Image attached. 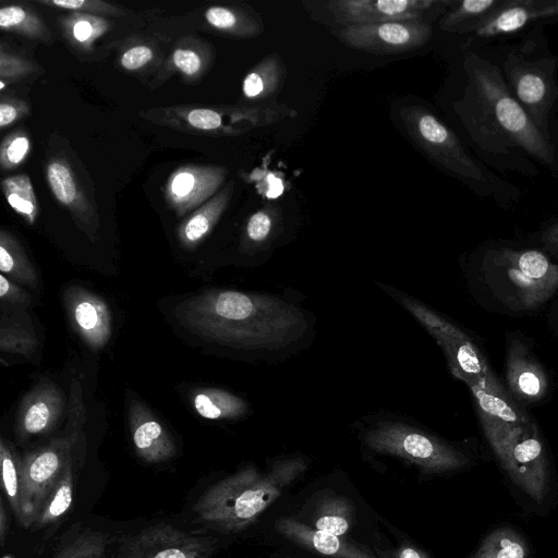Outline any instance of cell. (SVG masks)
Returning <instances> with one entry per match:
<instances>
[{
  "mask_svg": "<svg viewBox=\"0 0 558 558\" xmlns=\"http://www.w3.org/2000/svg\"><path fill=\"white\" fill-rule=\"evenodd\" d=\"M179 324L197 337L243 350L276 351L295 342L306 328L300 308L282 299L210 289L177 304Z\"/></svg>",
  "mask_w": 558,
  "mask_h": 558,
  "instance_id": "obj_1",
  "label": "cell"
},
{
  "mask_svg": "<svg viewBox=\"0 0 558 558\" xmlns=\"http://www.w3.org/2000/svg\"><path fill=\"white\" fill-rule=\"evenodd\" d=\"M464 276L473 300L495 315L535 317L558 296V263L542 248L484 245L469 258Z\"/></svg>",
  "mask_w": 558,
  "mask_h": 558,
  "instance_id": "obj_2",
  "label": "cell"
},
{
  "mask_svg": "<svg viewBox=\"0 0 558 558\" xmlns=\"http://www.w3.org/2000/svg\"><path fill=\"white\" fill-rule=\"evenodd\" d=\"M482 432L511 481L533 501L548 492L549 458L541 429L526 408L509 393L469 388Z\"/></svg>",
  "mask_w": 558,
  "mask_h": 558,
  "instance_id": "obj_3",
  "label": "cell"
},
{
  "mask_svg": "<svg viewBox=\"0 0 558 558\" xmlns=\"http://www.w3.org/2000/svg\"><path fill=\"white\" fill-rule=\"evenodd\" d=\"M307 466L302 457L277 459L266 472L247 465L209 486L193 510L211 529L239 533L253 524Z\"/></svg>",
  "mask_w": 558,
  "mask_h": 558,
  "instance_id": "obj_4",
  "label": "cell"
},
{
  "mask_svg": "<svg viewBox=\"0 0 558 558\" xmlns=\"http://www.w3.org/2000/svg\"><path fill=\"white\" fill-rule=\"evenodd\" d=\"M426 328L440 345L450 372L468 388L476 386L494 393H507L486 352L471 333L414 299L383 287Z\"/></svg>",
  "mask_w": 558,
  "mask_h": 558,
  "instance_id": "obj_5",
  "label": "cell"
},
{
  "mask_svg": "<svg viewBox=\"0 0 558 558\" xmlns=\"http://www.w3.org/2000/svg\"><path fill=\"white\" fill-rule=\"evenodd\" d=\"M363 441L371 450L403 460L425 475L457 472L472 463L456 445L403 422L376 423L365 432Z\"/></svg>",
  "mask_w": 558,
  "mask_h": 558,
  "instance_id": "obj_6",
  "label": "cell"
},
{
  "mask_svg": "<svg viewBox=\"0 0 558 558\" xmlns=\"http://www.w3.org/2000/svg\"><path fill=\"white\" fill-rule=\"evenodd\" d=\"M465 65L480 101L498 128L529 154L551 163L555 156L551 143L508 92L498 69L473 53L465 57Z\"/></svg>",
  "mask_w": 558,
  "mask_h": 558,
  "instance_id": "obj_7",
  "label": "cell"
},
{
  "mask_svg": "<svg viewBox=\"0 0 558 558\" xmlns=\"http://www.w3.org/2000/svg\"><path fill=\"white\" fill-rule=\"evenodd\" d=\"M400 119L412 141L432 159L448 170L475 181L484 175L465 151L458 136L422 106L403 107Z\"/></svg>",
  "mask_w": 558,
  "mask_h": 558,
  "instance_id": "obj_8",
  "label": "cell"
},
{
  "mask_svg": "<svg viewBox=\"0 0 558 558\" xmlns=\"http://www.w3.org/2000/svg\"><path fill=\"white\" fill-rule=\"evenodd\" d=\"M76 438L62 436L27 452L21 461V492L24 527L35 520L56 482L72 460Z\"/></svg>",
  "mask_w": 558,
  "mask_h": 558,
  "instance_id": "obj_9",
  "label": "cell"
},
{
  "mask_svg": "<svg viewBox=\"0 0 558 558\" xmlns=\"http://www.w3.org/2000/svg\"><path fill=\"white\" fill-rule=\"evenodd\" d=\"M504 387L524 408L545 402L553 381L543 362L525 335L513 331L506 337Z\"/></svg>",
  "mask_w": 558,
  "mask_h": 558,
  "instance_id": "obj_10",
  "label": "cell"
},
{
  "mask_svg": "<svg viewBox=\"0 0 558 558\" xmlns=\"http://www.w3.org/2000/svg\"><path fill=\"white\" fill-rule=\"evenodd\" d=\"M216 550L213 537L159 523L125 538L118 558H209Z\"/></svg>",
  "mask_w": 558,
  "mask_h": 558,
  "instance_id": "obj_11",
  "label": "cell"
},
{
  "mask_svg": "<svg viewBox=\"0 0 558 558\" xmlns=\"http://www.w3.org/2000/svg\"><path fill=\"white\" fill-rule=\"evenodd\" d=\"M451 1L439 0H332L326 3L336 22L343 26L402 21H425ZM426 22V21H425Z\"/></svg>",
  "mask_w": 558,
  "mask_h": 558,
  "instance_id": "obj_12",
  "label": "cell"
},
{
  "mask_svg": "<svg viewBox=\"0 0 558 558\" xmlns=\"http://www.w3.org/2000/svg\"><path fill=\"white\" fill-rule=\"evenodd\" d=\"M433 35L425 21L387 22L343 27L341 41L353 49L375 54H397L416 50Z\"/></svg>",
  "mask_w": 558,
  "mask_h": 558,
  "instance_id": "obj_13",
  "label": "cell"
},
{
  "mask_svg": "<svg viewBox=\"0 0 558 558\" xmlns=\"http://www.w3.org/2000/svg\"><path fill=\"white\" fill-rule=\"evenodd\" d=\"M69 322L87 347L104 348L112 333L111 314L104 299L81 286H70L63 292Z\"/></svg>",
  "mask_w": 558,
  "mask_h": 558,
  "instance_id": "obj_14",
  "label": "cell"
},
{
  "mask_svg": "<svg viewBox=\"0 0 558 558\" xmlns=\"http://www.w3.org/2000/svg\"><path fill=\"white\" fill-rule=\"evenodd\" d=\"M227 173L219 166H183L167 181V202L178 215H184L209 201L223 183Z\"/></svg>",
  "mask_w": 558,
  "mask_h": 558,
  "instance_id": "obj_15",
  "label": "cell"
},
{
  "mask_svg": "<svg viewBox=\"0 0 558 558\" xmlns=\"http://www.w3.org/2000/svg\"><path fill=\"white\" fill-rule=\"evenodd\" d=\"M64 410V395L53 381L45 378L22 399L15 420L16 437L24 440L50 433Z\"/></svg>",
  "mask_w": 558,
  "mask_h": 558,
  "instance_id": "obj_16",
  "label": "cell"
},
{
  "mask_svg": "<svg viewBox=\"0 0 558 558\" xmlns=\"http://www.w3.org/2000/svg\"><path fill=\"white\" fill-rule=\"evenodd\" d=\"M128 420L135 452L143 461L162 463L175 456L172 437L143 402H130Z\"/></svg>",
  "mask_w": 558,
  "mask_h": 558,
  "instance_id": "obj_17",
  "label": "cell"
},
{
  "mask_svg": "<svg viewBox=\"0 0 558 558\" xmlns=\"http://www.w3.org/2000/svg\"><path fill=\"white\" fill-rule=\"evenodd\" d=\"M558 15V0H510L500 3L473 28L480 37L510 34L530 22Z\"/></svg>",
  "mask_w": 558,
  "mask_h": 558,
  "instance_id": "obj_18",
  "label": "cell"
},
{
  "mask_svg": "<svg viewBox=\"0 0 558 558\" xmlns=\"http://www.w3.org/2000/svg\"><path fill=\"white\" fill-rule=\"evenodd\" d=\"M275 526L291 543L325 558H377L343 536L317 531L294 518H280Z\"/></svg>",
  "mask_w": 558,
  "mask_h": 558,
  "instance_id": "obj_19",
  "label": "cell"
},
{
  "mask_svg": "<svg viewBox=\"0 0 558 558\" xmlns=\"http://www.w3.org/2000/svg\"><path fill=\"white\" fill-rule=\"evenodd\" d=\"M46 177L57 201L86 227V233L93 239L92 235L97 229L95 219L69 163L62 159L50 160Z\"/></svg>",
  "mask_w": 558,
  "mask_h": 558,
  "instance_id": "obj_20",
  "label": "cell"
},
{
  "mask_svg": "<svg viewBox=\"0 0 558 558\" xmlns=\"http://www.w3.org/2000/svg\"><path fill=\"white\" fill-rule=\"evenodd\" d=\"M355 520L351 499L331 490L318 493L313 499L310 526L336 536H345Z\"/></svg>",
  "mask_w": 558,
  "mask_h": 558,
  "instance_id": "obj_21",
  "label": "cell"
},
{
  "mask_svg": "<svg viewBox=\"0 0 558 558\" xmlns=\"http://www.w3.org/2000/svg\"><path fill=\"white\" fill-rule=\"evenodd\" d=\"M232 193L233 182H229L181 223L178 235L182 246L193 250L210 233L227 209Z\"/></svg>",
  "mask_w": 558,
  "mask_h": 558,
  "instance_id": "obj_22",
  "label": "cell"
},
{
  "mask_svg": "<svg viewBox=\"0 0 558 558\" xmlns=\"http://www.w3.org/2000/svg\"><path fill=\"white\" fill-rule=\"evenodd\" d=\"M286 77L287 66L283 60L278 53H270L245 75L242 93L247 99H266L282 88Z\"/></svg>",
  "mask_w": 558,
  "mask_h": 558,
  "instance_id": "obj_23",
  "label": "cell"
},
{
  "mask_svg": "<svg viewBox=\"0 0 558 558\" xmlns=\"http://www.w3.org/2000/svg\"><path fill=\"white\" fill-rule=\"evenodd\" d=\"M191 401L196 413L207 420H235L247 413V403L239 396L214 387L194 389Z\"/></svg>",
  "mask_w": 558,
  "mask_h": 558,
  "instance_id": "obj_24",
  "label": "cell"
},
{
  "mask_svg": "<svg viewBox=\"0 0 558 558\" xmlns=\"http://www.w3.org/2000/svg\"><path fill=\"white\" fill-rule=\"evenodd\" d=\"M205 19L211 27L235 37H256L264 31L257 14L239 8L210 7L205 12Z\"/></svg>",
  "mask_w": 558,
  "mask_h": 558,
  "instance_id": "obj_25",
  "label": "cell"
},
{
  "mask_svg": "<svg viewBox=\"0 0 558 558\" xmlns=\"http://www.w3.org/2000/svg\"><path fill=\"white\" fill-rule=\"evenodd\" d=\"M0 270L12 280L35 288L38 282L35 267L17 239L9 231H0Z\"/></svg>",
  "mask_w": 558,
  "mask_h": 558,
  "instance_id": "obj_26",
  "label": "cell"
},
{
  "mask_svg": "<svg viewBox=\"0 0 558 558\" xmlns=\"http://www.w3.org/2000/svg\"><path fill=\"white\" fill-rule=\"evenodd\" d=\"M74 482V465L71 460L46 498L34 523L37 527L53 525L68 513L73 502Z\"/></svg>",
  "mask_w": 558,
  "mask_h": 558,
  "instance_id": "obj_27",
  "label": "cell"
},
{
  "mask_svg": "<svg viewBox=\"0 0 558 558\" xmlns=\"http://www.w3.org/2000/svg\"><path fill=\"white\" fill-rule=\"evenodd\" d=\"M281 208L268 204L250 216L245 225L242 245L246 251L266 247L281 227Z\"/></svg>",
  "mask_w": 558,
  "mask_h": 558,
  "instance_id": "obj_28",
  "label": "cell"
},
{
  "mask_svg": "<svg viewBox=\"0 0 558 558\" xmlns=\"http://www.w3.org/2000/svg\"><path fill=\"white\" fill-rule=\"evenodd\" d=\"M525 539L513 529L500 527L490 532L469 558H529Z\"/></svg>",
  "mask_w": 558,
  "mask_h": 558,
  "instance_id": "obj_29",
  "label": "cell"
},
{
  "mask_svg": "<svg viewBox=\"0 0 558 558\" xmlns=\"http://www.w3.org/2000/svg\"><path fill=\"white\" fill-rule=\"evenodd\" d=\"M61 26L68 41L82 50H89L109 28L108 22L99 15L81 12L63 16Z\"/></svg>",
  "mask_w": 558,
  "mask_h": 558,
  "instance_id": "obj_30",
  "label": "cell"
},
{
  "mask_svg": "<svg viewBox=\"0 0 558 558\" xmlns=\"http://www.w3.org/2000/svg\"><path fill=\"white\" fill-rule=\"evenodd\" d=\"M512 81L519 100L534 113L533 122L536 125L537 121L541 120V113L549 105L548 82L541 73L533 70L519 71Z\"/></svg>",
  "mask_w": 558,
  "mask_h": 558,
  "instance_id": "obj_31",
  "label": "cell"
},
{
  "mask_svg": "<svg viewBox=\"0 0 558 558\" xmlns=\"http://www.w3.org/2000/svg\"><path fill=\"white\" fill-rule=\"evenodd\" d=\"M0 460L2 470V486L8 501L20 524L24 526V510L21 492V461L13 447L1 439Z\"/></svg>",
  "mask_w": 558,
  "mask_h": 558,
  "instance_id": "obj_32",
  "label": "cell"
},
{
  "mask_svg": "<svg viewBox=\"0 0 558 558\" xmlns=\"http://www.w3.org/2000/svg\"><path fill=\"white\" fill-rule=\"evenodd\" d=\"M0 27L26 37L49 40L50 32L39 16L31 9L8 5L0 9Z\"/></svg>",
  "mask_w": 558,
  "mask_h": 558,
  "instance_id": "obj_33",
  "label": "cell"
},
{
  "mask_svg": "<svg viewBox=\"0 0 558 558\" xmlns=\"http://www.w3.org/2000/svg\"><path fill=\"white\" fill-rule=\"evenodd\" d=\"M2 190L8 204L28 223H34L38 206L29 178L26 174L5 178Z\"/></svg>",
  "mask_w": 558,
  "mask_h": 558,
  "instance_id": "obj_34",
  "label": "cell"
},
{
  "mask_svg": "<svg viewBox=\"0 0 558 558\" xmlns=\"http://www.w3.org/2000/svg\"><path fill=\"white\" fill-rule=\"evenodd\" d=\"M37 345L38 340L31 328L2 317L0 325V350L2 353L19 354L31 359Z\"/></svg>",
  "mask_w": 558,
  "mask_h": 558,
  "instance_id": "obj_35",
  "label": "cell"
},
{
  "mask_svg": "<svg viewBox=\"0 0 558 558\" xmlns=\"http://www.w3.org/2000/svg\"><path fill=\"white\" fill-rule=\"evenodd\" d=\"M499 3L500 1L496 0H463L456 2V7L448 11L440 20L439 26L444 31L461 32L462 27L469 26L471 21L476 19L480 22Z\"/></svg>",
  "mask_w": 558,
  "mask_h": 558,
  "instance_id": "obj_36",
  "label": "cell"
},
{
  "mask_svg": "<svg viewBox=\"0 0 558 558\" xmlns=\"http://www.w3.org/2000/svg\"><path fill=\"white\" fill-rule=\"evenodd\" d=\"M108 538L100 533L83 534L60 548L53 558H105Z\"/></svg>",
  "mask_w": 558,
  "mask_h": 558,
  "instance_id": "obj_37",
  "label": "cell"
},
{
  "mask_svg": "<svg viewBox=\"0 0 558 558\" xmlns=\"http://www.w3.org/2000/svg\"><path fill=\"white\" fill-rule=\"evenodd\" d=\"M31 148L28 136L24 132L8 135L0 147V163L9 170L20 166L27 157Z\"/></svg>",
  "mask_w": 558,
  "mask_h": 558,
  "instance_id": "obj_38",
  "label": "cell"
},
{
  "mask_svg": "<svg viewBox=\"0 0 558 558\" xmlns=\"http://www.w3.org/2000/svg\"><path fill=\"white\" fill-rule=\"evenodd\" d=\"M39 4L89 14L120 15L122 11L100 0H38Z\"/></svg>",
  "mask_w": 558,
  "mask_h": 558,
  "instance_id": "obj_39",
  "label": "cell"
},
{
  "mask_svg": "<svg viewBox=\"0 0 558 558\" xmlns=\"http://www.w3.org/2000/svg\"><path fill=\"white\" fill-rule=\"evenodd\" d=\"M185 123L194 130L210 132L226 131L222 112L208 108H192L178 112Z\"/></svg>",
  "mask_w": 558,
  "mask_h": 558,
  "instance_id": "obj_40",
  "label": "cell"
},
{
  "mask_svg": "<svg viewBox=\"0 0 558 558\" xmlns=\"http://www.w3.org/2000/svg\"><path fill=\"white\" fill-rule=\"evenodd\" d=\"M85 422L86 410L82 398V387L77 379H73L69 397L65 435L78 439L80 432Z\"/></svg>",
  "mask_w": 558,
  "mask_h": 558,
  "instance_id": "obj_41",
  "label": "cell"
},
{
  "mask_svg": "<svg viewBox=\"0 0 558 558\" xmlns=\"http://www.w3.org/2000/svg\"><path fill=\"white\" fill-rule=\"evenodd\" d=\"M35 71V65L28 60L19 56L5 52L3 49L0 51V78L1 82L5 80H15L25 76Z\"/></svg>",
  "mask_w": 558,
  "mask_h": 558,
  "instance_id": "obj_42",
  "label": "cell"
},
{
  "mask_svg": "<svg viewBox=\"0 0 558 558\" xmlns=\"http://www.w3.org/2000/svg\"><path fill=\"white\" fill-rule=\"evenodd\" d=\"M172 63L185 76H196L203 69V59L197 51L180 47L172 53Z\"/></svg>",
  "mask_w": 558,
  "mask_h": 558,
  "instance_id": "obj_43",
  "label": "cell"
},
{
  "mask_svg": "<svg viewBox=\"0 0 558 558\" xmlns=\"http://www.w3.org/2000/svg\"><path fill=\"white\" fill-rule=\"evenodd\" d=\"M0 299L3 305L16 308H25L31 304V295L4 275H0Z\"/></svg>",
  "mask_w": 558,
  "mask_h": 558,
  "instance_id": "obj_44",
  "label": "cell"
},
{
  "mask_svg": "<svg viewBox=\"0 0 558 558\" xmlns=\"http://www.w3.org/2000/svg\"><path fill=\"white\" fill-rule=\"evenodd\" d=\"M153 58L154 52L148 46L137 45L122 54L120 64L128 71H135L146 65Z\"/></svg>",
  "mask_w": 558,
  "mask_h": 558,
  "instance_id": "obj_45",
  "label": "cell"
},
{
  "mask_svg": "<svg viewBox=\"0 0 558 558\" xmlns=\"http://www.w3.org/2000/svg\"><path fill=\"white\" fill-rule=\"evenodd\" d=\"M27 112V105L24 101L2 97L0 101V126L3 129Z\"/></svg>",
  "mask_w": 558,
  "mask_h": 558,
  "instance_id": "obj_46",
  "label": "cell"
},
{
  "mask_svg": "<svg viewBox=\"0 0 558 558\" xmlns=\"http://www.w3.org/2000/svg\"><path fill=\"white\" fill-rule=\"evenodd\" d=\"M377 558H429L428 555L421 548L410 544L403 543L400 546L390 550H378Z\"/></svg>",
  "mask_w": 558,
  "mask_h": 558,
  "instance_id": "obj_47",
  "label": "cell"
},
{
  "mask_svg": "<svg viewBox=\"0 0 558 558\" xmlns=\"http://www.w3.org/2000/svg\"><path fill=\"white\" fill-rule=\"evenodd\" d=\"M543 251L558 263V222L547 227L539 236Z\"/></svg>",
  "mask_w": 558,
  "mask_h": 558,
  "instance_id": "obj_48",
  "label": "cell"
},
{
  "mask_svg": "<svg viewBox=\"0 0 558 558\" xmlns=\"http://www.w3.org/2000/svg\"><path fill=\"white\" fill-rule=\"evenodd\" d=\"M546 318L547 327L554 336L555 340L558 342V296L548 307L546 312Z\"/></svg>",
  "mask_w": 558,
  "mask_h": 558,
  "instance_id": "obj_49",
  "label": "cell"
},
{
  "mask_svg": "<svg viewBox=\"0 0 558 558\" xmlns=\"http://www.w3.org/2000/svg\"><path fill=\"white\" fill-rule=\"evenodd\" d=\"M10 527V518L8 515L3 499H0V543L3 546Z\"/></svg>",
  "mask_w": 558,
  "mask_h": 558,
  "instance_id": "obj_50",
  "label": "cell"
},
{
  "mask_svg": "<svg viewBox=\"0 0 558 558\" xmlns=\"http://www.w3.org/2000/svg\"><path fill=\"white\" fill-rule=\"evenodd\" d=\"M2 558H13L11 555H4Z\"/></svg>",
  "mask_w": 558,
  "mask_h": 558,
  "instance_id": "obj_51",
  "label": "cell"
},
{
  "mask_svg": "<svg viewBox=\"0 0 558 558\" xmlns=\"http://www.w3.org/2000/svg\"><path fill=\"white\" fill-rule=\"evenodd\" d=\"M281 558H296V557H293V556H283Z\"/></svg>",
  "mask_w": 558,
  "mask_h": 558,
  "instance_id": "obj_52",
  "label": "cell"
}]
</instances>
